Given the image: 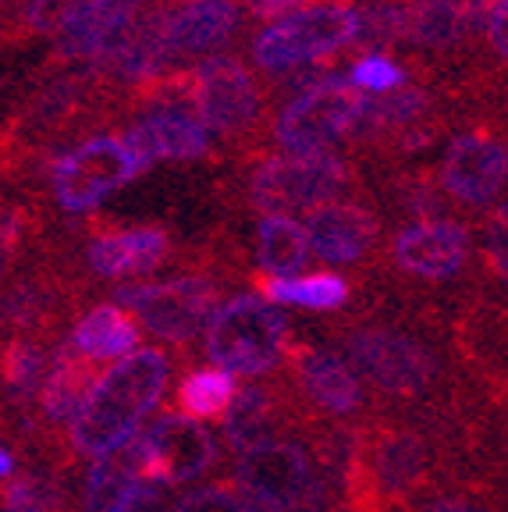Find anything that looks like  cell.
<instances>
[{"label": "cell", "instance_id": "obj_1", "mask_svg": "<svg viewBox=\"0 0 508 512\" xmlns=\"http://www.w3.org/2000/svg\"><path fill=\"white\" fill-rule=\"evenodd\" d=\"M171 370L175 363L160 349H135L132 356L107 367L68 427V445L75 456L96 463L139 438L143 420L164 399Z\"/></svg>", "mask_w": 508, "mask_h": 512}, {"label": "cell", "instance_id": "obj_2", "mask_svg": "<svg viewBox=\"0 0 508 512\" xmlns=\"http://www.w3.org/2000/svg\"><path fill=\"white\" fill-rule=\"evenodd\" d=\"M434 456V441L416 424H398V420L363 424V445H359L356 477H352V488L345 495V509H409L427 491Z\"/></svg>", "mask_w": 508, "mask_h": 512}, {"label": "cell", "instance_id": "obj_3", "mask_svg": "<svg viewBox=\"0 0 508 512\" xmlns=\"http://www.w3.org/2000/svg\"><path fill=\"white\" fill-rule=\"evenodd\" d=\"M338 342L366 388L384 402L423 406L445 388L441 356L413 331L395 324H352Z\"/></svg>", "mask_w": 508, "mask_h": 512}, {"label": "cell", "instance_id": "obj_4", "mask_svg": "<svg viewBox=\"0 0 508 512\" xmlns=\"http://www.w3.org/2000/svg\"><path fill=\"white\" fill-rule=\"evenodd\" d=\"M288 324L267 296H235L217 310L207 331V356L235 377L263 381L288 360Z\"/></svg>", "mask_w": 508, "mask_h": 512}, {"label": "cell", "instance_id": "obj_5", "mask_svg": "<svg viewBox=\"0 0 508 512\" xmlns=\"http://www.w3.org/2000/svg\"><path fill=\"white\" fill-rule=\"evenodd\" d=\"M118 306H125L143 331L160 338L164 345H189L199 335L207 338L210 320L221 310V292L203 274L153 281V285H121Z\"/></svg>", "mask_w": 508, "mask_h": 512}, {"label": "cell", "instance_id": "obj_6", "mask_svg": "<svg viewBox=\"0 0 508 512\" xmlns=\"http://www.w3.org/2000/svg\"><path fill=\"white\" fill-rule=\"evenodd\" d=\"M345 164L334 153H281L263 160L249 182V200L263 217H292L334 203L345 189Z\"/></svg>", "mask_w": 508, "mask_h": 512}, {"label": "cell", "instance_id": "obj_7", "mask_svg": "<svg viewBox=\"0 0 508 512\" xmlns=\"http://www.w3.org/2000/svg\"><path fill=\"white\" fill-rule=\"evenodd\" d=\"M359 40V11L342 4H324V8H306L281 22L267 25L256 36L253 57L263 72H292L306 64L324 61L334 50L349 47Z\"/></svg>", "mask_w": 508, "mask_h": 512}, {"label": "cell", "instance_id": "obj_8", "mask_svg": "<svg viewBox=\"0 0 508 512\" xmlns=\"http://www.w3.org/2000/svg\"><path fill=\"white\" fill-rule=\"evenodd\" d=\"M143 171L146 164L128 146V139L93 136L50 160V185H54L57 203L68 214H86Z\"/></svg>", "mask_w": 508, "mask_h": 512}, {"label": "cell", "instance_id": "obj_9", "mask_svg": "<svg viewBox=\"0 0 508 512\" xmlns=\"http://www.w3.org/2000/svg\"><path fill=\"white\" fill-rule=\"evenodd\" d=\"M366 107L363 89L352 79L331 75L320 86L306 89L281 111L274 136L285 153H327L342 136H352Z\"/></svg>", "mask_w": 508, "mask_h": 512}, {"label": "cell", "instance_id": "obj_10", "mask_svg": "<svg viewBox=\"0 0 508 512\" xmlns=\"http://www.w3.org/2000/svg\"><path fill=\"white\" fill-rule=\"evenodd\" d=\"M288 384L313 420L356 424L370 409V388L345 356L324 345H292L288 349Z\"/></svg>", "mask_w": 508, "mask_h": 512}, {"label": "cell", "instance_id": "obj_11", "mask_svg": "<svg viewBox=\"0 0 508 512\" xmlns=\"http://www.w3.org/2000/svg\"><path fill=\"white\" fill-rule=\"evenodd\" d=\"M146 484L157 488H182L203 477L217 463V441L207 427L185 413H160L143 434Z\"/></svg>", "mask_w": 508, "mask_h": 512}, {"label": "cell", "instance_id": "obj_12", "mask_svg": "<svg viewBox=\"0 0 508 512\" xmlns=\"http://www.w3.org/2000/svg\"><path fill=\"white\" fill-rule=\"evenodd\" d=\"M441 185L462 207H487L508 185V146L487 132H462L441 160Z\"/></svg>", "mask_w": 508, "mask_h": 512}, {"label": "cell", "instance_id": "obj_13", "mask_svg": "<svg viewBox=\"0 0 508 512\" xmlns=\"http://www.w3.org/2000/svg\"><path fill=\"white\" fill-rule=\"evenodd\" d=\"M199 121L214 132H242L260 114V93L253 75L235 57H210L196 68L189 86Z\"/></svg>", "mask_w": 508, "mask_h": 512}, {"label": "cell", "instance_id": "obj_14", "mask_svg": "<svg viewBox=\"0 0 508 512\" xmlns=\"http://www.w3.org/2000/svg\"><path fill=\"white\" fill-rule=\"evenodd\" d=\"M391 260L416 281H455L469 260V232L459 221H409L391 239Z\"/></svg>", "mask_w": 508, "mask_h": 512}, {"label": "cell", "instance_id": "obj_15", "mask_svg": "<svg viewBox=\"0 0 508 512\" xmlns=\"http://www.w3.org/2000/svg\"><path fill=\"white\" fill-rule=\"evenodd\" d=\"M295 388H281L274 381H249L246 388H239L235 402H231L228 416L221 420L224 431V448L242 456L249 448L263 445V441L278 438L281 431L288 427V420L295 416Z\"/></svg>", "mask_w": 508, "mask_h": 512}, {"label": "cell", "instance_id": "obj_16", "mask_svg": "<svg viewBox=\"0 0 508 512\" xmlns=\"http://www.w3.org/2000/svg\"><path fill=\"white\" fill-rule=\"evenodd\" d=\"M381 224L359 203H327V207L306 214V235H310L313 256L324 264H356L377 242Z\"/></svg>", "mask_w": 508, "mask_h": 512}, {"label": "cell", "instance_id": "obj_17", "mask_svg": "<svg viewBox=\"0 0 508 512\" xmlns=\"http://www.w3.org/2000/svg\"><path fill=\"white\" fill-rule=\"evenodd\" d=\"M96 381H100L96 363L89 360V356H82L79 345H75L72 338L57 342L54 352H50V370H47V381H43L40 406H36L40 424L72 427V420L79 416V409L86 406Z\"/></svg>", "mask_w": 508, "mask_h": 512}, {"label": "cell", "instance_id": "obj_18", "mask_svg": "<svg viewBox=\"0 0 508 512\" xmlns=\"http://www.w3.org/2000/svg\"><path fill=\"white\" fill-rule=\"evenodd\" d=\"M409 32L405 40L423 50L459 47L466 36L487 29L494 0H405Z\"/></svg>", "mask_w": 508, "mask_h": 512}, {"label": "cell", "instance_id": "obj_19", "mask_svg": "<svg viewBox=\"0 0 508 512\" xmlns=\"http://www.w3.org/2000/svg\"><path fill=\"white\" fill-rule=\"evenodd\" d=\"M135 11H139V0H100L57 36V54L72 61L111 64L114 50L139 18Z\"/></svg>", "mask_w": 508, "mask_h": 512}, {"label": "cell", "instance_id": "obj_20", "mask_svg": "<svg viewBox=\"0 0 508 512\" xmlns=\"http://www.w3.org/2000/svg\"><path fill=\"white\" fill-rule=\"evenodd\" d=\"M128 146L139 153L146 168L153 160H192L203 157L210 146L207 125L192 114H185L182 107H157L143 121H135L132 132H128Z\"/></svg>", "mask_w": 508, "mask_h": 512}, {"label": "cell", "instance_id": "obj_21", "mask_svg": "<svg viewBox=\"0 0 508 512\" xmlns=\"http://www.w3.org/2000/svg\"><path fill=\"white\" fill-rule=\"evenodd\" d=\"M86 260L100 278H143L167 260V235L160 228H125V232L96 235Z\"/></svg>", "mask_w": 508, "mask_h": 512}, {"label": "cell", "instance_id": "obj_22", "mask_svg": "<svg viewBox=\"0 0 508 512\" xmlns=\"http://www.w3.org/2000/svg\"><path fill=\"white\" fill-rule=\"evenodd\" d=\"M146 484L143 441L132 438L114 448L111 456L96 459L82 484V512H125Z\"/></svg>", "mask_w": 508, "mask_h": 512}, {"label": "cell", "instance_id": "obj_23", "mask_svg": "<svg viewBox=\"0 0 508 512\" xmlns=\"http://www.w3.org/2000/svg\"><path fill=\"white\" fill-rule=\"evenodd\" d=\"M239 25V8L231 0H185L167 11V47L171 57L207 54L221 47Z\"/></svg>", "mask_w": 508, "mask_h": 512}, {"label": "cell", "instance_id": "obj_24", "mask_svg": "<svg viewBox=\"0 0 508 512\" xmlns=\"http://www.w3.org/2000/svg\"><path fill=\"white\" fill-rule=\"evenodd\" d=\"M139 335L143 324L118 303H96L86 317L75 324L72 342L82 349V356H89L93 363H118L125 356H132L139 349Z\"/></svg>", "mask_w": 508, "mask_h": 512}, {"label": "cell", "instance_id": "obj_25", "mask_svg": "<svg viewBox=\"0 0 508 512\" xmlns=\"http://www.w3.org/2000/svg\"><path fill=\"white\" fill-rule=\"evenodd\" d=\"M171 61V47H167V11H150L139 15L121 47L114 50L111 68L128 82H146L157 79L160 68Z\"/></svg>", "mask_w": 508, "mask_h": 512}, {"label": "cell", "instance_id": "obj_26", "mask_svg": "<svg viewBox=\"0 0 508 512\" xmlns=\"http://www.w3.org/2000/svg\"><path fill=\"white\" fill-rule=\"evenodd\" d=\"M50 370V352L43 349L32 335H15L4 349V392H8V406L22 409L29 420L40 406L43 381Z\"/></svg>", "mask_w": 508, "mask_h": 512}, {"label": "cell", "instance_id": "obj_27", "mask_svg": "<svg viewBox=\"0 0 508 512\" xmlns=\"http://www.w3.org/2000/svg\"><path fill=\"white\" fill-rule=\"evenodd\" d=\"M256 256L270 278H299L313 256L306 224L295 217H263L256 228Z\"/></svg>", "mask_w": 508, "mask_h": 512}, {"label": "cell", "instance_id": "obj_28", "mask_svg": "<svg viewBox=\"0 0 508 512\" xmlns=\"http://www.w3.org/2000/svg\"><path fill=\"white\" fill-rule=\"evenodd\" d=\"M239 395V381L231 370L221 367H199L192 374L182 377L175 392V402L185 416L199 420V424H207V420H224Z\"/></svg>", "mask_w": 508, "mask_h": 512}, {"label": "cell", "instance_id": "obj_29", "mask_svg": "<svg viewBox=\"0 0 508 512\" xmlns=\"http://www.w3.org/2000/svg\"><path fill=\"white\" fill-rule=\"evenodd\" d=\"M263 296L274 306H295V310H342L349 303V281L342 274H306V278H267Z\"/></svg>", "mask_w": 508, "mask_h": 512}, {"label": "cell", "instance_id": "obj_30", "mask_svg": "<svg viewBox=\"0 0 508 512\" xmlns=\"http://www.w3.org/2000/svg\"><path fill=\"white\" fill-rule=\"evenodd\" d=\"M423 114H427V93L416 86H402L384 96H366V107H363V114H359V125L352 136L374 139V136H384V132H405V128H413Z\"/></svg>", "mask_w": 508, "mask_h": 512}, {"label": "cell", "instance_id": "obj_31", "mask_svg": "<svg viewBox=\"0 0 508 512\" xmlns=\"http://www.w3.org/2000/svg\"><path fill=\"white\" fill-rule=\"evenodd\" d=\"M4 512H64V491L50 470H22L4 484Z\"/></svg>", "mask_w": 508, "mask_h": 512}, {"label": "cell", "instance_id": "obj_32", "mask_svg": "<svg viewBox=\"0 0 508 512\" xmlns=\"http://www.w3.org/2000/svg\"><path fill=\"white\" fill-rule=\"evenodd\" d=\"M409 32V8L405 4H370L359 11V43L366 47H388L405 40Z\"/></svg>", "mask_w": 508, "mask_h": 512}, {"label": "cell", "instance_id": "obj_33", "mask_svg": "<svg viewBox=\"0 0 508 512\" xmlns=\"http://www.w3.org/2000/svg\"><path fill=\"white\" fill-rule=\"evenodd\" d=\"M96 4H100V0H29L25 25H29L32 32H57V36H61L75 18L86 15Z\"/></svg>", "mask_w": 508, "mask_h": 512}, {"label": "cell", "instance_id": "obj_34", "mask_svg": "<svg viewBox=\"0 0 508 512\" xmlns=\"http://www.w3.org/2000/svg\"><path fill=\"white\" fill-rule=\"evenodd\" d=\"M171 512H249V505H246V498L239 495V488H228V484H203V488L185 491Z\"/></svg>", "mask_w": 508, "mask_h": 512}, {"label": "cell", "instance_id": "obj_35", "mask_svg": "<svg viewBox=\"0 0 508 512\" xmlns=\"http://www.w3.org/2000/svg\"><path fill=\"white\" fill-rule=\"evenodd\" d=\"M349 79L356 82L363 93H377V96L395 93V89L405 86V72L395 61H388V57H381V54H370V57H363V61L352 64Z\"/></svg>", "mask_w": 508, "mask_h": 512}, {"label": "cell", "instance_id": "obj_36", "mask_svg": "<svg viewBox=\"0 0 508 512\" xmlns=\"http://www.w3.org/2000/svg\"><path fill=\"white\" fill-rule=\"evenodd\" d=\"M484 256H487L491 274L508 288V200H501L498 207H494V214L487 217Z\"/></svg>", "mask_w": 508, "mask_h": 512}, {"label": "cell", "instance_id": "obj_37", "mask_svg": "<svg viewBox=\"0 0 508 512\" xmlns=\"http://www.w3.org/2000/svg\"><path fill=\"white\" fill-rule=\"evenodd\" d=\"M420 512H491L477 495L469 491H441V495H427L423 505H416Z\"/></svg>", "mask_w": 508, "mask_h": 512}, {"label": "cell", "instance_id": "obj_38", "mask_svg": "<svg viewBox=\"0 0 508 512\" xmlns=\"http://www.w3.org/2000/svg\"><path fill=\"white\" fill-rule=\"evenodd\" d=\"M487 36H491L498 57L508 64V0H494L491 22H487Z\"/></svg>", "mask_w": 508, "mask_h": 512}, {"label": "cell", "instance_id": "obj_39", "mask_svg": "<svg viewBox=\"0 0 508 512\" xmlns=\"http://www.w3.org/2000/svg\"><path fill=\"white\" fill-rule=\"evenodd\" d=\"M246 8L253 11L256 18H274V22H281V18L295 15V11H306V0H246Z\"/></svg>", "mask_w": 508, "mask_h": 512}, {"label": "cell", "instance_id": "obj_40", "mask_svg": "<svg viewBox=\"0 0 508 512\" xmlns=\"http://www.w3.org/2000/svg\"><path fill=\"white\" fill-rule=\"evenodd\" d=\"M75 104V86L72 82H57V86H50L47 93H43L40 100V114H47V118H54V114L68 111V107Z\"/></svg>", "mask_w": 508, "mask_h": 512}, {"label": "cell", "instance_id": "obj_41", "mask_svg": "<svg viewBox=\"0 0 508 512\" xmlns=\"http://www.w3.org/2000/svg\"><path fill=\"white\" fill-rule=\"evenodd\" d=\"M175 505H167L164 498V488H157V484H143V491L128 502L125 512H171Z\"/></svg>", "mask_w": 508, "mask_h": 512}, {"label": "cell", "instance_id": "obj_42", "mask_svg": "<svg viewBox=\"0 0 508 512\" xmlns=\"http://www.w3.org/2000/svg\"><path fill=\"white\" fill-rule=\"evenodd\" d=\"M0 477H4V484L15 477V445L11 441H4V448H0Z\"/></svg>", "mask_w": 508, "mask_h": 512}, {"label": "cell", "instance_id": "obj_43", "mask_svg": "<svg viewBox=\"0 0 508 512\" xmlns=\"http://www.w3.org/2000/svg\"><path fill=\"white\" fill-rule=\"evenodd\" d=\"M505 466H508V431H505Z\"/></svg>", "mask_w": 508, "mask_h": 512}, {"label": "cell", "instance_id": "obj_44", "mask_svg": "<svg viewBox=\"0 0 508 512\" xmlns=\"http://www.w3.org/2000/svg\"><path fill=\"white\" fill-rule=\"evenodd\" d=\"M331 512H349V509H345V505H334V509Z\"/></svg>", "mask_w": 508, "mask_h": 512}]
</instances>
